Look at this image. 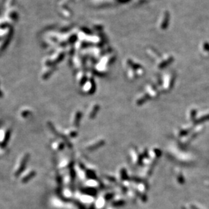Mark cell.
<instances>
[{"label": "cell", "instance_id": "obj_1", "mask_svg": "<svg viewBox=\"0 0 209 209\" xmlns=\"http://www.w3.org/2000/svg\"><path fill=\"white\" fill-rule=\"evenodd\" d=\"M204 49L206 51H209V43L206 42L204 44Z\"/></svg>", "mask_w": 209, "mask_h": 209}]
</instances>
